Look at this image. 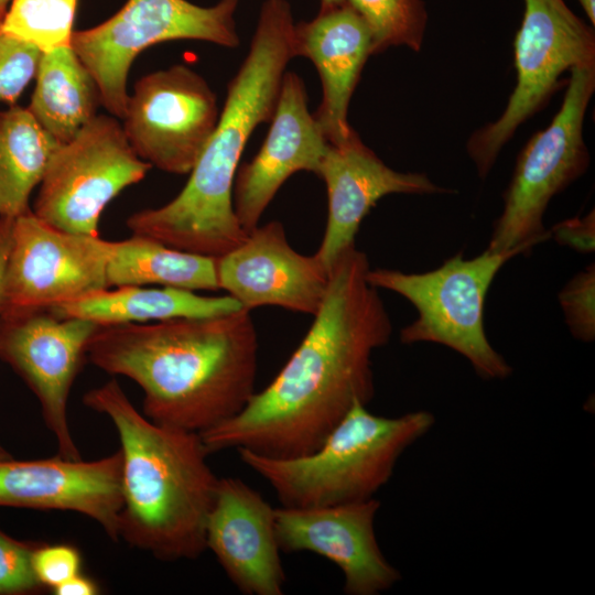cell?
<instances>
[{"instance_id": "6da1fadb", "label": "cell", "mask_w": 595, "mask_h": 595, "mask_svg": "<svg viewBox=\"0 0 595 595\" xmlns=\"http://www.w3.org/2000/svg\"><path fill=\"white\" fill-rule=\"evenodd\" d=\"M355 247L333 264L323 302L277 377L234 418L199 433L208 454L247 448L291 458L315 451L356 402L374 397L371 355L392 325Z\"/></svg>"}, {"instance_id": "7a4b0ae2", "label": "cell", "mask_w": 595, "mask_h": 595, "mask_svg": "<svg viewBox=\"0 0 595 595\" xmlns=\"http://www.w3.org/2000/svg\"><path fill=\"white\" fill-rule=\"evenodd\" d=\"M87 359L138 383L151 421L202 433L237 415L253 396L258 335L245 309L100 326Z\"/></svg>"}, {"instance_id": "3957f363", "label": "cell", "mask_w": 595, "mask_h": 595, "mask_svg": "<svg viewBox=\"0 0 595 595\" xmlns=\"http://www.w3.org/2000/svg\"><path fill=\"white\" fill-rule=\"evenodd\" d=\"M295 54V23L286 0H266L248 54L227 87L218 123L183 190L156 208L130 215L133 235L218 258L247 237L234 210L232 190L246 143L271 120L282 78Z\"/></svg>"}, {"instance_id": "277c9868", "label": "cell", "mask_w": 595, "mask_h": 595, "mask_svg": "<svg viewBox=\"0 0 595 595\" xmlns=\"http://www.w3.org/2000/svg\"><path fill=\"white\" fill-rule=\"evenodd\" d=\"M117 430L122 456L119 538L158 559H196L219 477L199 433L151 421L110 379L83 397Z\"/></svg>"}, {"instance_id": "5b68a950", "label": "cell", "mask_w": 595, "mask_h": 595, "mask_svg": "<svg viewBox=\"0 0 595 595\" xmlns=\"http://www.w3.org/2000/svg\"><path fill=\"white\" fill-rule=\"evenodd\" d=\"M356 402L313 452L277 458L238 448L239 458L273 488L281 506L322 507L372 498L392 476L400 455L426 434L434 415L425 410L396 418Z\"/></svg>"}, {"instance_id": "8992f818", "label": "cell", "mask_w": 595, "mask_h": 595, "mask_svg": "<svg viewBox=\"0 0 595 595\" xmlns=\"http://www.w3.org/2000/svg\"><path fill=\"white\" fill-rule=\"evenodd\" d=\"M534 246L529 242L506 251L485 249L472 259L457 252L439 268L421 273L369 269L367 281L400 294L415 307L418 317L400 331L401 343L446 346L464 356L482 379L502 380L512 368L487 338L486 295L499 270Z\"/></svg>"}, {"instance_id": "52a82bcc", "label": "cell", "mask_w": 595, "mask_h": 595, "mask_svg": "<svg viewBox=\"0 0 595 595\" xmlns=\"http://www.w3.org/2000/svg\"><path fill=\"white\" fill-rule=\"evenodd\" d=\"M239 0L201 7L187 0H128L111 18L74 31L71 45L95 78L101 105L121 119L133 60L153 44L198 40L234 48L240 43L235 13Z\"/></svg>"}, {"instance_id": "ba28073f", "label": "cell", "mask_w": 595, "mask_h": 595, "mask_svg": "<svg viewBox=\"0 0 595 595\" xmlns=\"http://www.w3.org/2000/svg\"><path fill=\"white\" fill-rule=\"evenodd\" d=\"M562 105L550 125L534 133L517 158L486 249L506 251L548 240L543 215L550 201L581 177L591 161L583 138L586 109L595 90V64L570 71Z\"/></svg>"}, {"instance_id": "9c48e42d", "label": "cell", "mask_w": 595, "mask_h": 595, "mask_svg": "<svg viewBox=\"0 0 595 595\" xmlns=\"http://www.w3.org/2000/svg\"><path fill=\"white\" fill-rule=\"evenodd\" d=\"M524 13L515 37L517 83L501 116L476 130L466 150L485 178L517 129L549 101L561 76L595 64V33L564 0H523Z\"/></svg>"}, {"instance_id": "30bf717a", "label": "cell", "mask_w": 595, "mask_h": 595, "mask_svg": "<svg viewBox=\"0 0 595 595\" xmlns=\"http://www.w3.org/2000/svg\"><path fill=\"white\" fill-rule=\"evenodd\" d=\"M116 117L95 116L53 154L32 212L73 234L98 236L102 210L152 167L130 145Z\"/></svg>"}, {"instance_id": "8fae6325", "label": "cell", "mask_w": 595, "mask_h": 595, "mask_svg": "<svg viewBox=\"0 0 595 595\" xmlns=\"http://www.w3.org/2000/svg\"><path fill=\"white\" fill-rule=\"evenodd\" d=\"M111 241L73 234L40 219L32 209L13 219L6 259L0 318L46 311L109 288Z\"/></svg>"}, {"instance_id": "7c38bea8", "label": "cell", "mask_w": 595, "mask_h": 595, "mask_svg": "<svg viewBox=\"0 0 595 595\" xmlns=\"http://www.w3.org/2000/svg\"><path fill=\"white\" fill-rule=\"evenodd\" d=\"M219 110L207 82L186 65L141 77L129 94L123 132L143 161L173 174H187L202 154Z\"/></svg>"}, {"instance_id": "4fadbf2b", "label": "cell", "mask_w": 595, "mask_h": 595, "mask_svg": "<svg viewBox=\"0 0 595 595\" xmlns=\"http://www.w3.org/2000/svg\"><path fill=\"white\" fill-rule=\"evenodd\" d=\"M99 327L84 318L58 317L48 310L0 318V360L34 393L58 455L68 459L82 458L68 424L69 392Z\"/></svg>"}, {"instance_id": "5bb4252c", "label": "cell", "mask_w": 595, "mask_h": 595, "mask_svg": "<svg viewBox=\"0 0 595 595\" xmlns=\"http://www.w3.org/2000/svg\"><path fill=\"white\" fill-rule=\"evenodd\" d=\"M380 501L375 497L322 507L274 508L279 548L326 558L344 574L348 595H377L401 580L386 559L375 534Z\"/></svg>"}, {"instance_id": "9a60e30c", "label": "cell", "mask_w": 595, "mask_h": 595, "mask_svg": "<svg viewBox=\"0 0 595 595\" xmlns=\"http://www.w3.org/2000/svg\"><path fill=\"white\" fill-rule=\"evenodd\" d=\"M219 290L245 310L279 306L314 315L325 296L329 272L315 255L289 244L283 225L257 226L229 252L216 258Z\"/></svg>"}, {"instance_id": "2e32d148", "label": "cell", "mask_w": 595, "mask_h": 595, "mask_svg": "<svg viewBox=\"0 0 595 595\" xmlns=\"http://www.w3.org/2000/svg\"><path fill=\"white\" fill-rule=\"evenodd\" d=\"M121 451L94 459L61 455L0 461V506L74 511L95 520L118 541L122 508Z\"/></svg>"}, {"instance_id": "e0dca14e", "label": "cell", "mask_w": 595, "mask_h": 595, "mask_svg": "<svg viewBox=\"0 0 595 595\" xmlns=\"http://www.w3.org/2000/svg\"><path fill=\"white\" fill-rule=\"evenodd\" d=\"M267 138L236 174L232 204L242 229L253 230L282 184L295 172L318 174L329 142L309 110L305 85L284 73Z\"/></svg>"}, {"instance_id": "ac0fdd59", "label": "cell", "mask_w": 595, "mask_h": 595, "mask_svg": "<svg viewBox=\"0 0 595 595\" xmlns=\"http://www.w3.org/2000/svg\"><path fill=\"white\" fill-rule=\"evenodd\" d=\"M326 184L328 216L315 256L329 272L335 261L355 247L363 219L389 194H443L424 173L399 172L385 164L354 131L339 143H329L318 174Z\"/></svg>"}, {"instance_id": "d6986e66", "label": "cell", "mask_w": 595, "mask_h": 595, "mask_svg": "<svg viewBox=\"0 0 595 595\" xmlns=\"http://www.w3.org/2000/svg\"><path fill=\"white\" fill-rule=\"evenodd\" d=\"M205 541L206 549L242 594H283L285 574L275 536L274 508L242 480L219 478Z\"/></svg>"}, {"instance_id": "ffe728a7", "label": "cell", "mask_w": 595, "mask_h": 595, "mask_svg": "<svg viewBox=\"0 0 595 595\" xmlns=\"http://www.w3.org/2000/svg\"><path fill=\"white\" fill-rule=\"evenodd\" d=\"M371 46L367 24L347 1L295 23V54L311 60L321 78L323 97L314 116L329 143L354 132L348 105Z\"/></svg>"}, {"instance_id": "44dd1931", "label": "cell", "mask_w": 595, "mask_h": 595, "mask_svg": "<svg viewBox=\"0 0 595 595\" xmlns=\"http://www.w3.org/2000/svg\"><path fill=\"white\" fill-rule=\"evenodd\" d=\"M89 293L50 309L58 317H78L100 326L147 323L173 318H199L236 312L240 304L230 295L203 296L194 291L164 286H116Z\"/></svg>"}, {"instance_id": "7402d4cb", "label": "cell", "mask_w": 595, "mask_h": 595, "mask_svg": "<svg viewBox=\"0 0 595 595\" xmlns=\"http://www.w3.org/2000/svg\"><path fill=\"white\" fill-rule=\"evenodd\" d=\"M35 79L29 111L58 143L68 142L101 105L95 78L66 45L42 53Z\"/></svg>"}, {"instance_id": "603a6c76", "label": "cell", "mask_w": 595, "mask_h": 595, "mask_svg": "<svg viewBox=\"0 0 595 595\" xmlns=\"http://www.w3.org/2000/svg\"><path fill=\"white\" fill-rule=\"evenodd\" d=\"M106 274L109 288L161 284L188 291L219 290L216 258L133 234L111 241Z\"/></svg>"}, {"instance_id": "cb8c5ba5", "label": "cell", "mask_w": 595, "mask_h": 595, "mask_svg": "<svg viewBox=\"0 0 595 595\" xmlns=\"http://www.w3.org/2000/svg\"><path fill=\"white\" fill-rule=\"evenodd\" d=\"M60 145L28 108L0 112V217L15 218L31 209L30 195Z\"/></svg>"}, {"instance_id": "d4e9b609", "label": "cell", "mask_w": 595, "mask_h": 595, "mask_svg": "<svg viewBox=\"0 0 595 595\" xmlns=\"http://www.w3.org/2000/svg\"><path fill=\"white\" fill-rule=\"evenodd\" d=\"M77 0H12L0 32L28 42L42 53L71 45Z\"/></svg>"}, {"instance_id": "484cf974", "label": "cell", "mask_w": 595, "mask_h": 595, "mask_svg": "<svg viewBox=\"0 0 595 595\" xmlns=\"http://www.w3.org/2000/svg\"><path fill=\"white\" fill-rule=\"evenodd\" d=\"M346 1L369 29L372 55L400 45L420 51L428 21L422 0Z\"/></svg>"}, {"instance_id": "4316f807", "label": "cell", "mask_w": 595, "mask_h": 595, "mask_svg": "<svg viewBox=\"0 0 595 595\" xmlns=\"http://www.w3.org/2000/svg\"><path fill=\"white\" fill-rule=\"evenodd\" d=\"M565 323L576 339L595 338V264L576 273L559 293Z\"/></svg>"}, {"instance_id": "83f0119b", "label": "cell", "mask_w": 595, "mask_h": 595, "mask_svg": "<svg viewBox=\"0 0 595 595\" xmlns=\"http://www.w3.org/2000/svg\"><path fill=\"white\" fill-rule=\"evenodd\" d=\"M42 52L0 32V102L13 104L35 77Z\"/></svg>"}, {"instance_id": "f1b7e54d", "label": "cell", "mask_w": 595, "mask_h": 595, "mask_svg": "<svg viewBox=\"0 0 595 595\" xmlns=\"http://www.w3.org/2000/svg\"><path fill=\"white\" fill-rule=\"evenodd\" d=\"M36 545L15 540L0 530V594H28L42 586L32 567Z\"/></svg>"}, {"instance_id": "f546056e", "label": "cell", "mask_w": 595, "mask_h": 595, "mask_svg": "<svg viewBox=\"0 0 595 595\" xmlns=\"http://www.w3.org/2000/svg\"><path fill=\"white\" fill-rule=\"evenodd\" d=\"M80 554L68 544L36 545L32 567L42 586L52 589L80 573Z\"/></svg>"}, {"instance_id": "4dcf8cb0", "label": "cell", "mask_w": 595, "mask_h": 595, "mask_svg": "<svg viewBox=\"0 0 595 595\" xmlns=\"http://www.w3.org/2000/svg\"><path fill=\"white\" fill-rule=\"evenodd\" d=\"M594 209L583 217H574L554 225L549 231L560 245L580 253H591L595 249Z\"/></svg>"}, {"instance_id": "1f68e13d", "label": "cell", "mask_w": 595, "mask_h": 595, "mask_svg": "<svg viewBox=\"0 0 595 595\" xmlns=\"http://www.w3.org/2000/svg\"><path fill=\"white\" fill-rule=\"evenodd\" d=\"M55 595H96L99 587L95 581L80 573L53 588Z\"/></svg>"}, {"instance_id": "d6a6232c", "label": "cell", "mask_w": 595, "mask_h": 595, "mask_svg": "<svg viewBox=\"0 0 595 595\" xmlns=\"http://www.w3.org/2000/svg\"><path fill=\"white\" fill-rule=\"evenodd\" d=\"M13 219L0 217V294L6 259L10 246ZM11 454L0 444V461L11 458Z\"/></svg>"}, {"instance_id": "836d02e7", "label": "cell", "mask_w": 595, "mask_h": 595, "mask_svg": "<svg viewBox=\"0 0 595 595\" xmlns=\"http://www.w3.org/2000/svg\"><path fill=\"white\" fill-rule=\"evenodd\" d=\"M584 9L592 25L595 23V0H577Z\"/></svg>"}, {"instance_id": "e575fe53", "label": "cell", "mask_w": 595, "mask_h": 595, "mask_svg": "<svg viewBox=\"0 0 595 595\" xmlns=\"http://www.w3.org/2000/svg\"><path fill=\"white\" fill-rule=\"evenodd\" d=\"M345 2L346 0H321L320 10L331 9L333 7L340 6Z\"/></svg>"}, {"instance_id": "d590c367", "label": "cell", "mask_w": 595, "mask_h": 595, "mask_svg": "<svg viewBox=\"0 0 595 595\" xmlns=\"http://www.w3.org/2000/svg\"><path fill=\"white\" fill-rule=\"evenodd\" d=\"M12 0H0V14L3 17L8 6Z\"/></svg>"}, {"instance_id": "8d00e7d4", "label": "cell", "mask_w": 595, "mask_h": 595, "mask_svg": "<svg viewBox=\"0 0 595 595\" xmlns=\"http://www.w3.org/2000/svg\"><path fill=\"white\" fill-rule=\"evenodd\" d=\"M2 19V15L0 14V20Z\"/></svg>"}]
</instances>
